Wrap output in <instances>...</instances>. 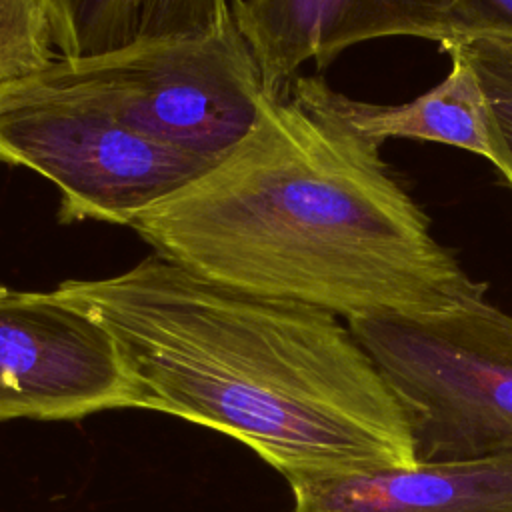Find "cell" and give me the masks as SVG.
Listing matches in <instances>:
<instances>
[{
  "mask_svg": "<svg viewBox=\"0 0 512 512\" xmlns=\"http://www.w3.org/2000/svg\"><path fill=\"white\" fill-rule=\"evenodd\" d=\"M132 228L196 274L354 320L486 300L374 146L286 94Z\"/></svg>",
  "mask_w": 512,
  "mask_h": 512,
  "instance_id": "cell-1",
  "label": "cell"
},
{
  "mask_svg": "<svg viewBox=\"0 0 512 512\" xmlns=\"http://www.w3.org/2000/svg\"><path fill=\"white\" fill-rule=\"evenodd\" d=\"M54 290L110 330L132 406L232 436L286 480L418 462L400 400L326 310L226 286L160 254Z\"/></svg>",
  "mask_w": 512,
  "mask_h": 512,
  "instance_id": "cell-2",
  "label": "cell"
},
{
  "mask_svg": "<svg viewBox=\"0 0 512 512\" xmlns=\"http://www.w3.org/2000/svg\"><path fill=\"white\" fill-rule=\"evenodd\" d=\"M90 102L144 136L216 164L256 126L270 94L238 26L136 38L84 58H58L14 82Z\"/></svg>",
  "mask_w": 512,
  "mask_h": 512,
  "instance_id": "cell-3",
  "label": "cell"
},
{
  "mask_svg": "<svg viewBox=\"0 0 512 512\" xmlns=\"http://www.w3.org/2000/svg\"><path fill=\"white\" fill-rule=\"evenodd\" d=\"M400 400L418 462L512 456V316L482 300L346 322Z\"/></svg>",
  "mask_w": 512,
  "mask_h": 512,
  "instance_id": "cell-4",
  "label": "cell"
},
{
  "mask_svg": "<svg viewBox=\"0 0 512 512\" xmlns=\"http://www.w3.org/2000/svg\"><path fill=\"white\" fill-rule=\"evenodd\" d=\"M0 162L28 168L60 192V222L126 224L210 166L70 96L0 88Z\"/></svg>",
  "mask_w": 512,
  "mask_h": 512,
  "instance_id": "cell-5",
  "label": "cell"
},
{
  "mask_svg": "<svg viewBox=\"0 0 512 512\" xmlns=\"http://www.w3.org/2000/svg\"><path fill=\"white\" fill-rule=\"evenodd\" d=\"M132 406L110 330L52 292L0 286V420H72Z\"/></svg>",
  "mask_w": 512,
  "mask_h": 512,
  "instance_id": "cell-6",
  "label": "cell"
},
{
  "mask_svg": "<svg viewBox=\"0 0 512 512\" xmlns=\"http://www.w3.org/2000/svg\"><path fill=\"white\" fill-rule=\"evenodd\" d=\"M270 96H280L306 62L326 66L350 46L394 36L458 40V0H232Z\"/></svg>",
  "mask_w": 512,
  "mask_h": 512,
  "instance_id": "cell-7",
  "label": "cell"
},
{
  "mask_svg": "<svg viewBox=\"0 0 512 512\" xmlns=\"http://www.w3.org/2000/svg\"><path fill=\"white\" fill-rule=\"evenodd\" d=\"M444 50L450 56L444 80L404 104L356 100L336 92L318 76H296L282 94L338 120L374 146H382L390 138L446 144L484 158L506 176V158L494 132L482 82L456 44Z\"/></svg>",
  "mask_w": 512,
  "mask_h": 512,
  "instance_id": "cell-8",
  "label": "cell"
},
{
  "mask_svg": "<svg viewBox=\"0 0 512 512\" xmlns=\"http://www.w3.org/2000/svg\"><path fill=\"white\" fill-rule=\"evenodd\" d=\"M292 512H512V456L288 478Z\"/></svg>",
  "mask_w": 512,
  "mask_h": 512,
  "instance_id": "cell-9",
  "label": "cell"
},
{
  "mask_svg": "<svg viewBox=\"0 0 512 512\" xmlns=\"http://www.w3.org/2000/svg\"><path fill=\"white\" fill-rule=\"evenodd\" d=\"M60 58L122 48L138 36L140 0H42Z\"/></svg>",
  "mask_w": 512,
  "mask_h": 512,
  "instance_id": "cell-10",
  "label": "cell"
},
{
  "mask_svg": "<svg viewBox=\"0 0 512 512\" xmlns=\"http://www.w3.org/2000/svg\"><path fill=\"white\" fill-rule=\"evenodd\" d=\"M58 58L42 0H0V88L46 70Z\"/></svg>",
  "mask_w": 512,
  "mask_h": 512,
  "instance_id": "cell-11",
  "label": "cell"
},
{
  "mask_svg": "<svg viewBox=\"0 0 512 512\" xmlns=\"http://www.w3.org/2000/svg\"><path fill=\"white\" fill-rule=\"evenodd\" d=\"M452 44L466 54L482 82L494 132L508 166L504 180L512 188V36L470 34Z\"/></svg>",
  "mask_w": 512,
  "mask_h": 512,
  "instance_id": "cell-12",
  "label": "cell"
},
{
  "mask_svg": "<svg viewBox=\"0 0 512 512\" xmlns=\"http://www.w3.org/2000/svg\"><path fill=\"white\" fill-rule=\"evenodd\" d=\"M228 22L230 0H140L136 38L208 34Z\"/></svg>",
  "mask_w": 512,
  "mask_h": 512,
  "instance_id": "cell-13",
  "label": "cell"
},
{
  "mask_svg": "<svg viewBox=\"0 0 512 512\" xmlns=\"http://www.w3.org/2000/svg\"><path fill=\"white\" fill-rule=\"evenodd\" d=\"M470 34L512 36V0H458V40Z\"/></svg>",
  "mask_w": 512,
  "mask_h": 512,
  "instance_id": "cell-14",
  "label": "cell"
}]
</instances>
